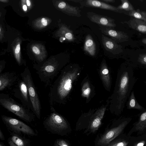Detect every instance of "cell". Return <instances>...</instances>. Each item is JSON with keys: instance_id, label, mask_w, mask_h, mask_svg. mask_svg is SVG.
<instances>
[{"instance_id": "obj_44", "label": "cell", "mask_w": 146, "mask_h": 146, "mask_svg": "<svg viewBox=\"0 0 146 146\" xmlns=\"http://www.w3.org/2000/svg\"><path fill=\"white\" fill-rule=\"evenodd\" d=\"M145 136H146V135H145Z\"/></svg>"}, {"instance_id": "obj_34", "label": "cell", "mask_w": 146, "mask_h": 146, "mask_svg": "<svg viewBox=\"0 0 146 146\" xmlns=\"http://www.w3.org/2000/svg\"><path fill=\"white\" fill-rule=\"evenodd\" d=\"M0 139L2 140H5L4 136L1 129L0 130Z\"/></svg>"}, {"instance_id": "obj_14", "label": "cell", "mask_w": 146, "mask_h": 146, "mask_svg": "<svg viewBox=\"0 0 146 146\" xmlns=\"http://www.w3.org/2000/svg\"><path fill=\"white\" fill-rule=\"evenodd\" d=\"M17 76L13 72H6L0 74V91L12 86L17 81Z\"/></svg>"}, {"instance_id": "obj_38", "label": "cell", "mask_w": 146, "mask_h": 146, "mask_svg": "<svg viewBox=\"0 0 146 146\" xmlns=\"http://www.w3.org/2000/svg\"><path fill=\"white\" fill-rule=\"evenodd\" d=\"M23 9L24 11H26L27 10V6L25 5H24L23 6Z\"/></svg>"}, {"instance_id": "obj_19", "label": "cell", "mask_w": 146, "mask_h": 146, "mask_svg": "<svg viewBox=\"0 0 146 146\" xmlns=\"http://www.w3.org/2000/svg\"><path fill=\"white\" fill-rule=\"evenodd\" d=\"M84 50L89 55L94 56L96 52L95 42L91 36L89 35L86 37L84 46Z\"/></svg>"}, {"instance_id": "obj_27", "label": "cell", "mask_w": 146, "mask_h": 146, "mask_svg": "<svg viewBox=\"0 0 146 146\" xmlns=\"http://www.w3.org/2000/svg\"><path fill=\"white\" fill-rule=\"evenodd\" d=\"M128 144V142L126 141H118L111 142L106 146H127Z\"/></svg>"}, {"instance_id": "obj_13", "label": "cell", "mask_w": 146, "mask_h": 146, "mask_svg": "<svg viewBox=\"0 0 146 146\" xmlns=\"http://www.w3.org/2000/svg\"><path fill=\"white\" fill-rule=\"evenodd\" d=\"M102 41L105 49L114 55L119 54L123 52L121 45L103 34L102 35Z\"/></svg>"}, {"instance_id": "obj_5", "label": "cell", "mask_w": 146, "mask_h": 146, "mask_svg": "<svg viewBox=\"0 0 146 146\" xmlns=\"http://www.w3.org/2000/svg\"><path fill=\"white\" fill-rule=\"evenodd\" d=\"M20 76L27 85L32 106V111L37 118L40 119L41 115V105L30 71L28 68H26L21 73Z\"/></svg>"}, {"instance_id": "obj_20", "label": "cell", "mask_w": 146, "mask_h": 146, "mask_svg": "<svg viewBox=\"0 0 146 146\" xmlns=\"http://www.w3.org/2000/svg\"><path fill=\"white\" fill-rule=\"evenodd\" d=\"M127 109L128 110L136 109L141 111L145 109L137 102L135 97L133 91H132L128 98L126 104Z\"/></svg>"}, {"instance_id": "obj_33", "label": "cell", "mask_w": 146, "mask_h": 146, "mask_svg": "<svg viewBox=\"0 0 146 146\" xmlns=\"http://www.w3.org/2000/svg\"><path fill=\"white\" fill-rule=\"evenodd\" d=\"M8 143L9 146H17L9 138L8 140Z\"/></svg>"}, {"instance_id": "obj_15", "label": "cell", "mask_w": 146, "mask_h": 146, "mask_svg": "<svg viewBox=\"0 0 146 146\" xmlns=\"http://www.w3.org/2000/svg\"><path fill=\"white\" fill-rule=\"evenodd\" d=\"M100 72L104 88L106 90L110 92L111 86V79L109 69L104 59H103L101 62Z\"/></svg>"}, {"instance_id": "obj_41", "label": "cell", "mask_w": 146, "mask_h": 146, "mask_svg": "<svg viewBox=\"0 0 146 146\" xmlns=\"http://www.w3.org/2000/svg\"><path fill=\"white\" fill-rule=\"evenodd\" d=\"M0 1H2V2H3L7 1V0H1Z\"/></svg>"}, {"instance_id": "obj_28", "label": "cell", "mask_w": 146, "mask_h": 146, "mask_svg": "<svg viewBox=\"0 0 146 146\" xmlns=\"http://www.w3.org/2000/svg\"><path fill=\"white\" fill-rule=\"evenodd\" d=\"M54 145L56 146H70L66 141L62 139L56 140L55 142Z\"/></svg>"}, {"instance_id": "obj_7", "label": "cell", "mask_w": 146, "mask_h": 146, "mask_svg": "<svg viewBox=\"0 0 146 146\" xmlns=\"http://www.w3.org/2000/svg\"><path fill=\"white\" fill-rule=\"evenodd\" d=\"M129 119L123 120L117 126L108 130L98 140L97 146H106L117 137L128 124Z\"/></svg>"}, {"instance_id": "obj_24", "label": "cell", "mask_w": 146, "mask_h": 146, "mask_svg": "<svg viewBox=\"0 0 146 146\" xmlns=\"http://www.w3.org/2000/svg\"><path fill=\"white\" fill-rule=\"evenodd\" d=\"M127 15L134 18L146 21V11L138 9L128 12Z\"/></svg>"}, {"instance_id": "obj_3", "label": "cell", "mask_w": 146, "mask_h": 146, "mask_svg": "<svg viewBox=\"0 0 146 146\" xmlns=\"http://www.w3.org/2000/svg\"><path fill=\"white\" fill-rule=\"evenodd\" d=\"M50 113L43 121L44 127L52 133L62 136L66 135L70 130L69 123L53 106H50Z\"/></svg>"}, {"instance_id": "obj_16", "label": "cell", "mask_w": 146, "mask_h": 146, "mask_svg": "<svg viewBox=\"0 0 146 146\" xmlns=\"http://www.w3.org/2000/svg\"><path fill=\"white\" fill-rule=\"evenodd\" d=\"M96 110V109H90L88 112L82 114L76 123L75 129L76 131L87 128L91 117Z\"/></svg>"}, {"instance_id": "obj_40", "label": "cell", "mask_w": 146, "mask_h": 146, "mask_svg": "<svg viewBox=\"0 0 146 146\" xmlns=\"http://www.w3.org/2000/svg\"><path fill=\"white\" fill-rule=\"evenodd\" d=\"M0 146H5L4 143L2 142L0 143Z\"/></svg>"}, {"instance_id": "obj_9", "label": "cell", "mask_w": 146, "mask_h": 146, "mask_svg": "<svg viewBox=\"0 0 146 146\" xmlns=\"http://www.w3.org/2000/svg\"><path fill=\"white\" fill-rule=\"evenodd\" d=\"M17 86L14 90V96L20 100L23 106L32 111V106L26 84L21 79L18 80Z\"/></svg>"}, {"instance_id": "obj_1", "label": "cell", "mask_w": 146, "mask_h": 146, "mask_svg": "<svg viewBox=\"0 0 146 146\" xmlns=\"http://www.w3.org/2000/svg\"><path fill=\"white\" fill-rule=\"evenodd\" d=\"M138 79L134 75L133 68L131 66L123 64L120 67L113 92L108 100L109 108L111 113L119 115L123 112Z\"/></svg>"}, {"instance_id": "obj_42", "label": "cell", "mask_w": 146, "mask_h": 146, "mask_svg": "<svg viewBox=\"0 0 146 146\" xmlns=\"http://www.w3.org/2000/svg\"><path fill=\"white\" fill-rule=\"evenodd\" d=\"M144 83L146 85V81H144Z\"/></svg>"}, {"instance_id": "obj_21", "label": "cell", "mask_w": 146, "mask_h": 146, "mask_svg": "<svg viewBox=\"0 0 146 146\" xmlns=\"http://www.w3.org/2000/svg\"><path fill=\"white\" fill-rule=\"evenodd\" d=\"M83 81L81 88V95L82 97L86 98V101L88 102L91 96H92V86L90 85L88 79H84Z\"/></svg>"}, {"instance_id": "obj_17", "label": "cell", "mask_w": 146, "mask_h": 146, "mask_svg": "<svg viewBox=\"0 0 146 146\" xmlns=\"http://www.w3.org/2000/svg\"><path fill=\"white\" fill-rule=\"evenodd\" d=\"M121 23L126 24L130 28L146 34V21L131 17L129 21L121 22Z\"/></svg>"}, {"instance_id": "obj_23", "label": "cell", "mask_w": 146, "mask_h": 146, "mask_svg": "<svg viewBox=\"0 0 146 146\" xmlns=\"http://www.w3.org/2000/svg\"><path fill=\"white\" fill-rule=\"evenodd\" d=\"M9 139L17 146H29L28 141L26 139L14 133Z\"/></svg>"}, {"instance_id": "obj_18", "label": "cell", "mask_w": 146, "mask_h": 146, "mask_svg": "<svg viewBox=\"0 0 146 146\" xmlns=\"http://www.w3.org/2000/svg\"><path fill=\"white\" fill-rule=\"evenodd\" d=\"M58 8L63 10L65 13L69 16L80 17L81 16L80 7L70 5L64 1H61L58 4Z\"/></svg>"}, {"instance_id": "obj_8", "label": "cell", "mask_w": 146, "mask_h": 146, "mask_svg": "<svg viewBox=\"0 0 146 146\" xmlns=\"http://www.w3.org/2000/svg\"><path fill=\"white\" fill-rule=\"evenodd\" d=\"M108 105L109 102L96 110L92 116L89 125L85 130L84 133L87 134L93 133L98 130L102 124V120Z\"/></svg>"}, {"instance_id": "obj_29", "label": "cell", "mask_w": 146, "mask_h": 146, "mask_svg": "<svg viewBox=\"0 0 146 146\" xmlns=\"http://www.w3.org/2000/svg\"><path fill=\"white\" fill-rule=\"evenodd\" d=\"M32 50L33 52L36 54H39L40 53V51L37 47L36 46L33 47Z\"/></svg>"}, {"instance_id": "obj_35", "label": "cell", "mask_w": 146, "mask_h": 146, "mask_svg": "<svg viewBox=\"0 0 146 146\" xmlns=\"http://www.w3.org/2000/svg\"><path fill=\"white\" fill-rule=\"evenodd\" d=\"M101 1L103 2L104 3H114L115 2V0H101Z\"/></svg>"}, {"instance_id": "obj_39", "label": "cell", "mask_w": 146, "mask_h": 146, "mask_svg": "<svg viewBox=\"0 0 146 146\" xmlns=\"http://www.w3.org/2000/svg\"><path fill=\"white\" fill-rule=\"evenodd\" d=\"M26 2L27 5L28 6H30L31 4V2L29 0H26Z\"/></svg>"}, {"instance_id": "obj_30", "label": "cell", "mask_w": 146, "mask_h": 146, "mask_svg": "<svg viewBox=\"0 0 146 146\" xmlns=\"http://www.w3.org/2000/svg\"><path fill=\"white\" fill-rule=\"evenodd\" d=\"M20 50V44H19L17 46L15 50V52L16 54H18L19 53Z\"/></svg>"}, {"instance_id": "obj_4", "label": "cell", "mask_w": 146, "mask_h": 146, "mask_svg": "<svg viewBox=\"0 0 146 146\" xmlns=\"http://www.w3.org/2000/svg\"><path fill=\"white\" fill-rule=\"evenodd\" d=\"M0 104L26 121L30 122L34 120L35 115L30 110L16 102L8 94H0Z\"/></svg>"}, {"instance_id": "obj_11", "label": "cell", "mask_w": 146, "mask_h": 146, "mask_svg": "<svg viewBox=\"0 0 146 146\" xmlns=\"http://www.w3.org/2000/svg\"><path fill=\"white\" fill-rule=\"evenodd\" d=\"M99 26V29L102 34L110 37L117 43L129 40L128 35L124 32L115 30L110 27Z\"/></svg>"}, {"instance_id": "obj_26", "label": "cell", "mask_w": 146, "mask_h": 146, "mask_svg": "<svg viewBox=\"0 0 146 146\" xmlns=\"http://www.w3.org/2000/svg\"><path fill=\"white\" fill-rule=\"evenodd\" d=\"M134 67H141L146 68V53L139 55Z\"/></svg>"}, {"instance_id": "obj_43", "label": "cell", "mask_w": 146, "mask_h": 146, "mask_svg": "<svg viewBox=\"0 0 146 146\" xmlns=\"http://www.w3.org/2000/svg\"><path fill=\"white\" fill-rule=\"evenodd\" d=\"M54 146H56L54 145Z\"/></svg>"}, {"instance_id": "obj_12", "label": "cell", "mask_w": 146, "mask_h": 146, "mask_svg": "<svg viewBox=\"0 0 146 146\" xmlns=\"http://www.w3.org/2000/svg\"><path fill=\"white\" fill-rule=\"evenodd\" d=\"M86 16L92 22L103 26L114 28L116 26L114 19L106 16L98 14L92 12H88Z\"/></svg>"}, {"instance_id": "obj_10", "label": "cell", "mask_w": 146, "mask_h": 146, "mask_svg": "<svg viewBox=\"0 0 146 146\" xmlns=\"http://www.w3.org/2000/svg\"><path fill=\"white\" fill-rule=\"evenodd\" d=\"M70 1L78 3L80 8L84 7L96 8L112 11L119 13H124L123 11L118 10L117 7L111 5L102 1L95 0H70Z\"/></svg>"}, {"instance_id": "obj_45", "label": "cell", "mask_w": 146, "mask_h": 146, "mask_svg": "<svg viewBox=\"0 0 146 146\" xmlns=\"http://www.w3.org/2000/svg\"></svg>"}, {"instance_id": "obj_22", "label": "cell", "mask_w": 146, "mask_h": 146, "mask_svg": "<svg viewBox=\"0 0 146 146\" xmlns=\"http://www.w3.org/2000/svg\"><path fill=\"white\" fill-rule=\"evenodd\" d=\"M135 127L136 129L139 131H143L146 128V109L141 111Z\"/></svg>"}, {"instance_id": "obj_2", "label": "cell", "mask_w": 146, "mask_h": 146, "mask_svg": "<svg viewBox=\"0 0 146 146\" xmlns=\"http://www.w3.org/2000/svg\"><path fill=\"white\" fill-rule=\"evenodd\" d=\"M81 71L80 68L76 66L66 67L61 70L58 77L50 85L48 94L50 106L66 103L73 84L79 77Z\"/></svg>"}, {"instance_id": "obj_36", "label": "cell", "mask_w": 146, "mask_h": 146, "mask_svg": "<svg viewBox=\"0 0 146 146\" xmlns=\"http://www.w3.org/2000/svg\"><path fill=\"white\" fill-rule=\"evenodd\" d=\"M66 39V38L63 37H61L60 38V41L61 42H62L63 41Z\"/></svg>"}, {"instance_id": "obj_31", "label": "cell", "mask_w": 146, "mask_h": 146, "mask_svg": "<svg viewBox=\"0 0 146 146\" xmlns=\"http://www.w3.org/2000/svg\"><path fill=\"white\" fill-rule=\"evenodd\" d=\"M145 143L144 141H141L137 144L135 145L134 146H143Z\"/></svg>"}, {"instance_id": "obj_6", "label": "cell", "mask_w": 146, "mask_h": 146, "mask_svg": "<svg viewBox=\"0 0 146 146\" xmlns=\"http://www.w3.org/2000/svg\"><path fill=\"white\" fill-rule=\"evenodd\" d=\"M1 118L7 127L15 133H23L31 136L37 135L30 127L19 120L4 115H1Z\"/></svg>"}, {"instance_id": "obj_25", "label": "cell", "mask_w": 146, "mask_h": 146, "mask_svg": "<svg viewBox=\"0 0 146 146\" xmlns=\"http://www.w3.org/2000/svg\"><path fill=\"white\" fill-rule=\"evenodd\" d=\"M121 4L117 7L118 10L129 12L135 9L128 0H121Z\"/></svg>"}, {"instance_id": "obj_32", "label": "cell", "mask_w": 146, "mask_h": 146, "mask_svg": "<svg viewBox=\"0 0 146 146\" xmlns=\"http://www.w3.org/2000/svg\"><path fill=\"white\" fill-rule=\"evenodd\" d=\"M41 22L42 25L44 26H46L47 25V22L46 20L44 18H43L41 20Z\"/></svg>"}, {"instance_id": "obj_37", "label": "cell", "mask_w": 146, "mask_h": 146, "mask_svg": "<svg viewBox=\"0 0 146 146\" xmlns=\"http://www.w3.org/2000/svg\"><path fill=\"white\" fill-rule=\"evenodd\" d=\"M142 42L144 44H146V38H143L142 40Z\"/></svg>"}]
</instances>
